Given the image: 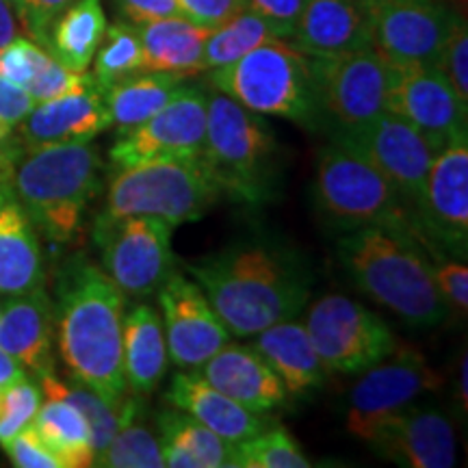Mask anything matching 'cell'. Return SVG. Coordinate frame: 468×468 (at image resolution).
I'll return each mask as SVG.
<instances>
[{
  "mask_svg": "<svg viewBox=\"0 0 468 468\" xmlns=\"http://www.w3.org/2000/svg\"><path fill=\"white\" fill-rule=\"evenodd\" d=\"M31 425L61 468L93 466L90 425L69 401L46 397Z\"/></svg>",
  "mask_w": 468,
  "mask_h": 468,
  "instance_id": "cell-31",
  "label": "cell"
},
{
  "mask_svg": "<svg viewBox=\"0 0 468 468\" xmlns=\"http://www.w3.org/2000/svg\"><path fill=\"white\" fill-rule=\"evenodd\" d=\"M271 39H280L273 28L254 11L243 9L224 25L210 28L204 46V69L208 72V69L224 68Z\"/></svg>",
  "mask_w": 468,
  "mask_h": 468,
  "instance_id": "cell-35",
  "label": "cell"
},
{
  "mask_svg": "<svg viewBox=\"0 0 468 468\" xmlns=\"http://www.w3.org/2000/svg\"><path fill=\"white\" fill-rule=\"evenodd\" d=\"M42 406V390L31 378L25 376L0 390V444L11 441L17 431L33 423Z\"/></svg>",
  "mask_w": 468,
  "mask_h": 468,
  "instance_id": "cell-38",
  "label": "cell"
},
{
  "mask_svg": "<svg viewBox=\"0 0 468 468\" xmlns=\"http://www.w3.org/2000/svg\"><path fill=\"white\" fill-rule=\"evenodd\" d=\"M3 449L9 455L11 464L17 468H61L58 460L33 430V425L17 431L11 441L3 444Z\"/></svg>",
  "mask_w": 468,
  "mask_h": 468,
  "instance_id": "cell-43",
  "label": "cell"
},
{
  "mask_svg": "<svg viewBox=\"0 0 468 468\" xmlns=\"http://www.w3.org/2000/svg\"><path fill=\"white\" fill-rule=\"evenodd\" d=\"M20 35V20H17L16 9L11 7L9 0H0V46Z\"/></svg>",
  "mask_w": 468,
  "mask_h": 468,
  "instance_id": "cell-50",
  "label": "cell"
},
{
  "mask_svg": "<svg viewBox=\"0 0 468 468\" xmlns=\"http://www.w3.org/2000/svg\"><path fill=\"white\" fill-rule=\"evenodd\" d=\"M289 42L310 58L368 48L371 33L362 0H306Z\"/></svg>",
  "mask_w": 468,
  "mask_h": 468,
  "instance_id": "cell-22",
  "label": "cell"
},
{
  "mask_svg": "<svg viewBox=\"0 0 468 468\" xmlns=\"http://www.w3.org/2000/svg\"><path fill=\"white\" fill-rule=\"evenodd\" d=\"M50 58L52 55L42 44L25 35H16L11 42L0 46V76L27 90Z\"/></svg>",
  "mask_w": 468,
  "mask_h": 468,
  "instance_id": "cell-39",
  "label": "cell"
},
{
  "mask_svg": "<svg viewBox=\"0 0 468 468\" xmlns=\"http://www.w3.org/2000/svg\"><path fill=\"white\" fill-rule=\"evenodd\" d=\"M111 3L122 20L134 27L161 20V17L180 16L176 0H111Z\"/></svg>",
  "mask_w": 468,
  "mask_h": 468,
  "instance_id": "cell-47",
  "label": "cell"
},
{
  "mask_svg": "<svg viewBox=\"0 0 468 468\" xmlns=\"http://www.w3.org/2000/svg\"><path fill=\"white\" fill-rule=\"evenodd\" d=\"M196 371L210 386L256 414L271 412L289 397L276 373L251 345L226 343Z\"/></svg>",
  "mask_w": 468,
  "mask_h": 468,
  "instance_id": "cell-23",
  "label": "cell"
},
{
  "mask_svg": "<svg viewBox=\"0 0 468 468\" xmlns=\"http://www.w3.org/2000/svg\"><path fill=\"white\" fill-rule=\"evenodd\" d=\"M414 230L431 254L468 256V137L436 154L412 213Z\"/></svg>",
  "mask_w": 468,
  "mask_h": 468,
  "instance_id": "cell-14",
  "label": "cell"
},
{
  "mask_svg": "<svg viewBox=\"0 0 468 468\" xmlns=\"http://www.w3.org/2000/svg\"><path fill=\"white\" fill-rule=\"evenodd\" d=\"M180 16L204 28L224 25L245 9V0H176Z\"/></svg>",
  "mask_w": 468,
  "mask_h": 468,
  "instance_id": "cell-45",
  "label": "cell"
},
{
  "mask_svg": "<svg viewBox=\"0 0 468 468\" xmlns=\"http://www.w3.org/2000/svg\"><path fill=\"white\" fill-rule=\"evenodd\" d=\"M122 427L117 430L107 452L98 462V466L107 468H161V442L154 431L139 423L137 395H128L122 401Z\"/></svg>",
  "mask_w": 468,
  "mask_h": 468,
  "instance_id": "cell-34",
  "label": "cell"
},
{
  "mask_svg": "<svg viewBox=\"0 0 468 468\" xmlns=\"http://www.w3.org/2000/svg\"><path fill=\"white\" fill-rule=\"evenodd\" d=\"M122 365L126 390L137 397L154 393L165 378L169 365L165 330L159 310L152 303L139 302L124 313Z\"/></svg>",
  "mask_w": 468,
  "mask_h": 468,
  "instance_id": "cell-27",
  "label": "cell"
},
{
  "mask_svg": "<svg viewBox=\"0 0 468 468\" xmlns=\"http://www.w3.org/2000/svg\"><path fill=\"white\" fill-rule=\"evenodd\" d=\"M303 325L327 373H362L397 347L393 330L378 313L341 292L319 297Z\"/></svg>",
  "mask_w": 468,
  "mask_h": 468,
  "instance_id": "cell-11",
  "label": "cell"
},
{
  "mask_svg": "<svg viewBox=\"0 0 468 468\" xmlns=\"http://www.w3.org/2000/svg\"><path fill=\"white\" fill-rule=\"evenodd\" d=\"M161 441L185 449L200 468H234V444L228 442L183 410L169 406L156 417Z\"/></svg>",
  "mask_w": 468,
  "mask_h": 468,
  "instance_id": "cell-33",
  "label": "cell"
},
{
  "mask_svg": "<svg viewBox=\"0 0 468 468\" xmlns=\"http://www.w3.org/2000/svg\"><path fill=\"white\" fill-rule=\"evenodd\" d=\"M39 390L44 397H58V399H66L83 414L87 425H90L91 434V449H93V466H98V462L107 452V447L113 441L117 430L122 427V403L120 408L111 406L102 399L101 395L93 393L90 386L80 384L79 379L72 378V382H63L55 373L39 378Z\"/></svg>",
  "mask_w": 468,
  "mask_h": 468,
  "instance_id": "cell-32",
  "label": "cell"
},
{
  "mask_svg": "<svg viewBox=\"0 0 468 468\" xmlns=\"http://www.w3.org/2000/svg\"><path fill=\"white\" fill-rule=\"evenodd\" d=\"M33 107L35 101L28 96L27 90L9 83L7 79L0 76V120L17 126Z\"/></svg>",
  "mask_w": 468,
  "mask_h": 468,
  "instance_id": "cell-48",
  "label": "cell"
},
{
  "mask_svg": "<svg viewBox=\"0 0 468 468\" xmlns=\"http://www.w3.org/2000/svg\"><path fill=\"white\" fill-rule=\"evenodd\" d=\"M434 261V278L444 303L460 317H466L468 310V267L464 261L449 259V256L431 254Z\"/></svg>",
  "mask_w": 468,
  "mask_h": 468,
  "instance_id": "cell-42",
  "label": "cell"
},
{
  "mask_svg": "<svg viewBox=\"0 0 468 468\" xmlns=\"http://www.w3.org/2000/svg\"><path fill=\"white\" fill-rule=\"evenodd\" d=\"M101 167V154L90 144L28 148L11 176V189L37 232L52 243H68L96 196Z\"/></svg>",
  "mask_w": 468,
  "mask_h": 468,
  "instance_id": "cell-5",
  "label": "cell"
},
{
  "mask_svg": "<svg viewBox=\"0 0 468 468\" xmlns=\"http://www.w3.org/2000/svg\"><path fill=\"white\" fill-rule=\"evenodd\" d=\"M306 0H245V9L261 16L280 39H289Z\"/></svg>",
  "mask_w": 468,
  "mask_h": 468,
  "instance_id": "cell-46",
  "label": "cell"
},
{
  "mask_svg": "<svg viewBox=\"0 0 468 468\" xmlns=\"http://www.w3.org/2000/svg\"><path fill=\"white\" fill-rule=\"evenodd\" d=\"M144 69L189 79L204 69V46L210 28L197 27L183 16H169L137 27Z\"/></svg>",
  "mask_w": 468,
  "mask_h": 468,
  "instance_id": "cell-28",
  "label": "cell"
},
{
  "mask_svg": "<svg viewBox=\"0 0 468 468\" xmlns=\"http://www.w3.org/2000/svg\"><path fill=\"white\" fill-rule=\"evenodd\" d=\"M200 159L221 196L245 204H267L282 178V148L265 115L245 109L226 93H208L207 134Z\"/></svg>",
  "mask_w": 468,
  "mask_h": 468,
  "instance_id": "cell-4",
  "label": "cell"
},
{
  "mask_svg": "<svg viewBox=\"0 0 468 468\" xmlns=\"http://www.w3.org/2000/svg\"><path fill=\"white\" fill-rule=\"evenodd\" d=\"M221 189L200 156L156 159L115 167L109 180L107 218H154L169 226L202 219Z\"/></svg>",
  "mask_w": 468,
  "mask_h": 468,
  "instance_id": "cell-8",
  "label": "cell"
},
{
  "mask_svg": "<svg viewBox=\"0 0 468 468\" xmlns=\"http://www.w3.org/2000/svg\"><path fill=\"white\" fill-rule=\"evenodd\" d=\"M93 72L91 76L101 90L126 79L134 72L144 69L142 42H139L137 27L131 22L117 20L107 27L101 46L93 55Z\"/></svg>",
  "mask_w": 468,
  "mask_h": 468,
  "instance_id": "cell-36",
  "label": "cell"
},
{
  "mask_svg": "<svg viewBox=\"0 0 468 468\" xmlns=\"http://www.w3.org/2000/svg\"><path fill=\"white\" fill-rule=\"evenodd\" d=\"M319 126L332 137H351L386 113L390 63L376 48L310 58Z\"/></svg>",
  "mask_w": 468,
  "mask_h": 468,
  "instance_id": "cell-9",
  "label": "cell"
},
{
  "mask_svg": "<svg viewBox=\"0 0 468 468\" xmlns=\"http://www.w3.org/2000/svg\"><path fill=\"white\" fill-rule=\"evenodd\" d=\"M174 226L154 218H107L98 215L93 243L101 250L102 269L117 289L133 300H145L174 273Z\"/></svg>",
  "mask_w": 468,
  "mask_h": 468,
  "instance_id": "cell-10",
  "label": "cell"
},
{
  "mask_svg": "<svg viewBox=\"0 0 468 468\" xmlns=\"http://www.w3.org/2000/svg\"><path fill=\"white\" fill-rule=\"evenodd\" d=\"M25 376H27L25 368L17 365V362L7 354V351L0 349V388H3V386L17 382V379H22Z\"/></svg>",
  "mask_w": 468,
  "mask_h": 468,
  "instance_id": "cell-51",
  "label": "cell"
},
{
  "mask_svg": "<svg viewBox=\"0 0 468 468\" xmlns=\"http://www.w3.org/2000/svg\"><path fill=\"white\" fill-rule=\"evenodd\" d=\"M208 83L241 107L259 115L282 117L306 128H317L310 57L289 39H271L224 68L208 69Z\"/></svg>",
  "mask_w": 468,
  "mask_h": 468,
  "instance_id": "cell-6",
  "label": "cell"
},
{
  "mask_svg": "<svg viewBox=\"0 0 468 468\" xmlns=\"http://www.w3.org/2000/svg\"><path fill=\"white\" fill-rule=\"evenodd\" d=\"M310 460L282 427L262 430L234 444V468H308Z\"/></svg>",
  "mask_w": 468,
  "mask_h": 468,
  "instance_id": "cell-37",
  "label": "cell"
},
{
  "mask_svg": "<svg viewBox=\"0 0 468 468\" xmlns=\"http://www.w3.org/2000/svg\"><path fill=\"white\" fill-rule=\"evenodd\" d=\"M208 93L183 87L178 96L142 124L117 133L109 156L115 167L156 159L200 156L207 134Z\"/></svg>",
  "mask_w": 468,
  "mask_h": 468,
  "instance_id": "cell-16",
  "label": "cell"
},
{
  "mask_svg": "<svg viewBox=\"0 0 468 468\" xmlns=\"http://www.w3.org/2000/svg\"><path fill=\"white\" fill-rule=\"evenodd\" d=\"M368 444L408 468H452L458 460L455 430L447 414L414 403L386 420Z\"/></svg>",
  "mask_w": 468,
  "mask_h": 468,
  "instance_id": "cell-19",
  "label": "cell"
},
{
  "mask_svg": "<svg viewBox=\"0 0 468 468\" xmlns=\"http://www.w3.org/2000/svg\"><path fill=\"white\" fill-rule=\"evenodd\" d=\"M3 388H5V386H3ZM3 388H0V390H3Z\"/></svg>",
  "mask_w": 468,
  "mask_h": 468,
  "instance_id": "cell-54",
  "label": "cell"
},
{
  "mask_svg": "<svg viewBox=\"0 0 468 468\" xmlns=\"http://www.w3.org/2000/svg\"><path fill=\"white\" fill-rule=\"evenodd\" d=\"M185 87V79L174 74L142 69L117 83L104 87L102 98L109 111L111 126L117 133L133 128L161 111Z\"/></svg>",
  "mask_w": 468,
  "mask_h": 468,
  "instance_id": "cell-30",
  "label": "cell"
},
{
  "mask_svg": "<svg viewBox=\"0 0 468 468\" xmlns=\"http://www.w3.org/2000/svg\"><path fill=\"white\" fill-rule=\"evenodd\" d=\"M343 142L356 145L390 180L412 218L438 154L430 139L403 117L386 111L362 131L343 137Z\"/></svg>",
  "mask_w": 468,
  "mask_h": 468,
  "instance_id": "cell-18",
  "label": "cell"
},
{
  "mask_svg": "<svg viewBox=\"0 0 468 468\" xmlns=\"http://www.w3.org/2000/svg\"><path fill=\"white\" fill-rule=\"evenodd\" d=\"M161 458H163V466H169V468H200L197 464L196 458L189 455L185 452V449L176 447V444L167 442V441H161Z\"/></svg>",
  "mask_w": 468,
  "mask_h": 468,
  "instance_id": "cell-49",
  "label": "cell"
},
{
  "mask_svg": "<svg viewBox=\"0 0 468 468\" xmlns=\"http://www.w3.org/2000/svg\"><path fill=\"white\" fill-rule=\"evenodd\" d=\"M74 3L76 0H25L20 14H17V20H20L28 37L46 46L52 22L68 7H72Z\"/></svg>",
  "mask_w": 468,
  "mask_h": 468,
  "instance_id": "cell-44",
  "label": "cell"
},
{
  "mask_svg": "<svg viewBox=\"0 0 468 468\" xmlns=\"http://www.w3.org/2000/svg\"><path fill=\"white\" fill-rule=\"evenodd\" d=\"M165 399L169 406L191 414L193 419L232 444L248 441L265 430V420L261 414L250 412L241 403L210 386L196 368H191L189 373H176Z\"/></svg>",
  "mask_w": 468,
  "mask_h": 468,
  "instance_id": "cell-25",
  "label": "cell"
},
{
  "mask_svg": "<svg viewBox=\"0 0 468 468\" xmlns=\"http://www.w3.org/2000/svg\"><path fill=\"white\" fill-rule=\"evenodd\" d=\"M9 5L16 9V14H20V9H22V5H25V0H9Z\"/></svg>",
  "mask_w": 468,
  "mask_h": 468,
  "instance_id": "cell-53",
  "label": "cell"
},
{
  "mask_svg": "<svg viewBox=\"0 0 468 468\" xmlns=\"http://www.w3.org/2000/svg\"><path fill=\"white\" fill-rule=\"evenodd\" d=\"M386 111L417 126L438 152L468 137V104L438 66L390 63Z\"/></svg>",
  "mask_w": 468,
  "mask_h": 468,
  "instance_id": "cell-15",
  "label": "cell"
},
{
  "mask_svg": "<svg viewBox=\"0 0 468 468\" xmlns=\"http://www.w3.org/2000/svg\"><path fill=\"white\" fill-rule=\"evenodd\" d=\"M55 302L44 286L9 295L0 310V349L35 379L55 373Z\"/></svg>",
  "mask_w": 468,
  "mask_h": 468,
  "instance_id": "cell-21",
  "label": "cell"
},
{
  "mask_svg": "<svg viewBox=\"0 0 468 468\" xmlns=\"http://www.w3.org/2000/svg\"><path fill=\"white\" fill-rule=\"evenodd\" d=\"M91 85H96V79L90 72H72L52 57L42 72L35 76L33 83L27 87V91L37 104L74 91H83Z\"/></svg>",
  "mask_w": 468,
  "mask_h": 468,
  "instance_id": "cell-40",
  "label": "cell"
},
{
  "mask_svg": "<svg viewBox=\"0 0 468 468\" xmlns=\"http://www.w3.org/2000/svg\"><path fill=\"white\" fill-rule=\"evenodd\" d=\"M124 313L126 295L87 256H72L58 269L55 302L58 356L69 376L115 408L128 393L122 365Z\"/></svg>",
  "mask_w": 468,
  "mask_h": 468,
  "instance_id": "cell-2",
  "label": "cell"
},
{
  "mask_svg": "<svg viewBox=\"0 0 468 468\" xmlns=\"http://www.w3.org/2000/svg\"><path fill=\"white\" fill-rule=\"evenodd\" d=\"M107 27L101 0H76L52 22L44 48L72 72H87Z\"/></svg>",
  "mask_w": 468,
  "mask_h": 468,
  "instance_id": "cell-29",
  "label": "cell"
},
{
  "mask_svg": "<svg viewBox=\"0 0 468 468\" xmlns=\"http://www.w3.org/2000/svg\"><path fill=\"white\" fill-rule=\"evenodd\" d=\"M44 286L42 245L37 228L11 189L0 185V291L20 295Z\"/></svg>",
  "mask_w": 468,
  "mask_h": 468,
  "instance_id": "cell-24",
  "label": "cell"
},
{
  "mask_svg": "<svg viewBox=\"0 0 468 468\" xmlns=\"http://www.w3.org/2000/svg\"><path fill=\"white\" fill-rule=\"evenodd\" d=\"M156 295L169 360L178 368H200L210 356L230 343V330L193 278L174 271Z\"/></svg>",
  "mask_w": 468,
  "mask_h": 468,
  "instance_id": "cell-17",
  "label": "cell"
},
{
  "mask_svg": "<svg viewBox=\"0 0 468 468\" xmlns=\"http://www.w3.org/2000/svg\"><path fill=\"white\" fill-rule=\"evenodd\" d=\"M111 126L101 87L37 102L16 126L25 148H42L57 144H90Z\"/></svg>",
  "mask_w": 468,
  "mask_h": 468,
  "instance_id": "cell-20",
  "label": "cell"
},
{
  "mask_svg": "<svg viewBox=\"0 0 468 468\" xmlns=\"http://www.w3.org/2000/svg\"><path fill=\"white\" fill-rule=\"evenodd\" d=\"M336 256L351 282L406 325L427 330L452 314L436 286L431 251L417 232L388 226L338 232Z\"/></svg>",
  "mask_w": 468,
  "mask_h": 468,
  "instance_id": "cell-3",
  "label": "cell"
},
{
  "mask_svg": "<svg viewBox=\"0 0 468 468\" xmlns=\"http://www.w3.org/2000/svg\"><path fill=\"white\" fill-rule=\"evenodd\" d=\"M313 202L325 224L338 232L362 226L414 230L410 210L390 180L362 152L332 139L317 156Z\"/></svg>",
  "mask_w": 468,
  "mask_h": 468,
  "instance_id": "cell-7",
  "label": "cell"
},
{
  "mask_svg": "<svg viewBox=\"0 0 468 468\" xmlns=\"http://www.w3.org/2000/svg\"><path fill=\"white\" fill-rule=\"evenodd\" d=\"M349 393L347 430L360 441L371 442L390 417L412 406L420 395L436 393L442 378L412 345L397 343L395 351L378 365L362 371Z\"/></svg>",
  "mask_w": 468,
  "mask_h": 468,
  "instance_id": "cell-12",
  "label": "cell"
},
{
  "mask_svg": "<svg viewBox=\"0 0 468 468\" xmlns=\"http://www.w3.org/2000/svg\"><path fill=\"white\" fill-rule=\"evenodd\" d=\"M466 382H468V358L464 354L460 360V379H458V390H455L462 412H466L468 410V384Z\"/></svg>",
  "mask_w": 468,
  "mask_h": 468,
  "instance_id": "cell-52",
  "label": "cell"
},
{
  "mask_svg": "<svg viewBox=\"0 0 468 468\" xmlns=\"http://www.w3.org/2000/svg\"><path fill=\"white\" fill-rule=\"evenodd\" d=\"M371 48L388 63L438 66L458 20L447 0H362Z\"/></svg>",
  "mask_w": 468,
  "mask_h": 468,
  "instance_id": "cell-13",
  "label": "cell"
},
{
  "mask_svg": "<svg viewBox=\"0 0 468 468\" xmlns=\"http://www.w3.org/2000/svg\"><path fill=\"white\" fill-rule=\"evenodd\" d=\"M438 68L447 74L449 83L453 85L460 101L468 104V28L462 14L452 28Z\"/></svg>",
  "mask_w": 468,
  "mask_h": 468,
  "instance_id": "cell-41",
  "label": "cell"
},
{
  "mask_svg": "<svg viewBox=\"0 0 468 468\" xmlns=\"http://www.w3.org/2000/svg\"><path fill=\"white\" fill-rule=\"evenodd\" d=\"M251 347L276 373L286 395L303 397L325 384L327 368L319 360L306 325L297 324L295 319L280 321L261 330L254 335Z\"/></svg>",
  "mask_w": 468,
  "mask_h": 468,
  "instance_id": "cell-26",
  "label": "cell"
},
{
  "mask_svg": "<svg viewBox=\"0 0 468 468\" xmlns=\"http://www.w3.org/2000/svg\"><path fill=\"white\" fill-rule=\"evenodd\" d=\"M232 336H254L280 321L295 319L310 300L313 276L306 261L273 239H243L185 262Z\"/></svg>",
  "mask_w": 468,
  "mask_h": 468,
  "instance_id": "cell-1",
  "label": "cell"
}]
</instances>
